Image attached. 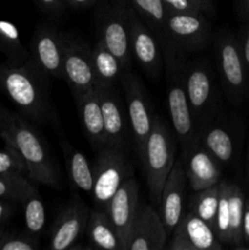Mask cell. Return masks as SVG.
Masks as SVG:
<instances>
[{"label": "cell", "mask_w": 249, "mask_h": 250, "mask_svg": "<svg viewBox=\"0 0 249 250\" xmlns=\"http://www.w3.org/2000/svg\"><path fill=\"white\" fill-rule=\"evenodd\" d=\"M0 137L5 143L14 146L23 159L27 166V176L32 182L54 189L61 187L60 170L48 150L43 137L32 122L12 112L11 119Z\"/></svg>", "instance_id": "2"}, {"label": "cell", "mask_w": 249, "mask_h": 250, "mask_svg": "<svg viewBox=\"0 0 249 250\" xmlns=\"http://www.w3.org/2000/svg\"><path fill=\"white\" fill-rule=\"evenodd\" d=\"M183 82L193 119L199 132L205 124L217 116L219 110L220 94L209 61L207 59L186 61Z\"/></svg>", "instance_id": "5"}, {"label": "cell", "mask_w": 249, "mask_h": 250, "mask_svg": "<svg viewBox=\"0 0 249 250\" xmlns=\"http://www.w3.org/2000/svg\"><path fill=\"white\" fill-rule=\"evenodd\" d=\"M156 32L134 12L129 11V46L132 59L150 78H159L164 68L163 46Z\"/></svg>", "instance_id": "11"}, {"label": "cell", "mask_w": 249, "mask_h": 250, "mask_svg": "<svg viewBox=\"0 0 249 250\" xmlns=\"http://www.w3.org/2000/svg\"><path fill=\"white\" fill-rule=\"evenodd\" d=\"M0 175H27L26 163L10 144L0 150Z\"/></svg>", "instance_id": "33"}, {"label": "cell", "mask_w": 249, "mask_h": 250, "mask_svg": "<svg viewBox=\"0 0 249 250\" xmlns=\"http://www.w3.org/2000/svg\"><path fill=\"white\" fill-rule=\"evenodd\" d=\"M167 236L158 210L151 205H141L124 250H163L166 247Z\"/></svg>", "instance_id": "20"}, {"label": "cell", "mask_w": 249, "mask_h": 250, "mask_svg": "<svg viewBox=\"0 0 249 250\" xmlns=\"http://www.w3.org/2000/svg\"><path fill=\"white\" fill-rule=\"evenodd\" d=\"M217 73L227 99L233 104L243 102L249 93V75L239 41L228 31H220L215 38Z\"/></svg>", "instance_id": "6"}, {"label": "cell", "mask_w": 249, "mask_h": 250, "mask_svg": "<svg viewBox=\"0 0 249 250\" xmlns=\"http://www.w3.org/2000/svg\"><path fill=\"white\" fill-rule=\"evenodd\" d=\"M66 34L50 22L37 24L29 42V59L48 78L62 80Z\"/></svg>", "instance_id": "10"}, {"label": "cell", "mask_w": 249, "mask_h": 250, "mask_svg": "<svg viewBox=\"0 0 249 250\" xmlns=\"http://www.w3.org/2000/svg\"><path fill=\"white\" fill-rule=\"evenodd\" d=\"M183 159L176 160L172 170L168 173L166 182L161 192L159 202V214L166 227L168 236L172 233L173 229L178 225L185 215L186 205V187H187Z\"/></svg>", "instance_id": "17"}, {"label": "cell", "mask_w": 249, "mask_h": 250, "mask_svg": "<svg viewBox=\"0 0 249 250\" xmlns=\"http://www.w3.org/2000/svg\"><path fill=\"white\" fill-rule=\"evenodd\" d=\"M163 1L168 12H203L202 7L194 0H163Z\"/></svg>", "instance_id": "35"}, {"label": "cell", "mask_w": 249, "mask_h": 250, "mask_svg": "<svg viewBox=\"0 0 249 250\" xmlns=\"http://www.w3.org/2000/svg\"><path fill=\"white\" fill-rule=\"evenodd\" d=\"M247 178H248V183H249V144H248V151H247Z\"/></svg>", "instance_id": "44"}, {"label": "cell", "mask_w": 249, "mask_h": 250, "mask_svg": "<svg viewBox=\"0 0 249 250\" xmlns=\"http://www.w3.org/2000/svg\"><path fill=\"white\" fill-rule=\"evenodd\" d=\"M242 249H249V198H246L243 222H242Z\"/></svg>", "instance_id": "38"}, {"label": "cell", "mask_w": 249, "mask_h": 250, "mask_svg": "<svg viewBox=\"0 0 249 250\" xmlns=\"http://www.w3.org/2000/svg\"><path fill=\"white\" fill-rule=\"evenodd\" d=\"M132 7L160 38L168 11L163 0H131Z\"/></svg>", "instance_id": "31"}, {"label": "cell", "mask_w": 249, "mask_h": 250, "mask_svg": "<svg viewBox=\"0 0 249 250\" xmlns=\"http://www.w3.org/2000/svg\"><path fill=\"white\" fill-rule=\"evenodd\" d=\"M163 42L164 71L167 93V107L173 133L185 154L198 142V129L188 103L183 82L185 53L167 41Z\"/></svg>", "instance_id": "3"}, {"label": "cell", "mask_w": 249, "mask_h": 250, "mask_svg": "<svg viewBox=\"0 0 249 250\" xmlns=\"http://www.w3.org/2000/svg\"><path fill=\"white\" fill-rule=\"evenodd\" d=\"M239 9H241L242 19L246 20V22L249 21V0H241Z\"/></svg>", "instance_id": "43"}, {"label": "cell", "mask_w": 249, "mask_h": 250, "mask_svg": "<svg viewBox=\"0 0 249 250\" xmlns=\"http://www.w3.org/2000/svg\"><path fill=\"white\" fill-rule=\"evenodd\" d=\"M238 41H239V45H241L244 63H246L247 71H248V75H249V21H247L246 26H244Z\"/></svg>", "instance_id": "37"}, {"label": "cell", "mask_w": 249, "mask_h": 250, "mask_svg": "<svg viewBox=\"0 0 249 250\" xmlns=\"http://www.w3.org/2000/svg\"><path fill=\"white\" fill-rule=\"evenodd\" d=\"M194 1L199 4L204 14H212L214 12V5H212L211 0H194Z\"/></svg>", "instance_id": "42"}, {"label": "cell", "mask_w": 249, "mask_h": 250, "mask_svg": "<svg viewBox=\"0 0 249 250\" xmlns=\"http://www.w3.org/2000/svg\"><path fill=\"white\" fill-rule=\"evenodd\" d=\"M211 39V27L203 12H168L160 34L183 53L205 49Z\"/></svg>", "instance_id": "8"}, {"label": "cell", "mask_w": 249, "mask_h": 250, "mask_svg": "<svg viewBox=\"0 0 249 250\" xmlns=\"http://www.w3.org/2000/svg\"><path fill=\"white\" fill-rule=\"evenodd\" d=\"M37 5L50 17L58 19L65 11V0H36Z\"/></svg>", "instance_id": "36"}, {"label": "cell", "mask_w": 249, "mask_h": 250, "mask_svg": "<svg viewBox=\"0 0 249 250\" xmlns=\"http://www.w3.org/2000/svg\"><path fill=\"white\" fill-rule=\"evenodd\" d=\"M224 244L217 238L214 227L188 210L173 229L167 249L220 250Z\"/></svg>", "instance_id": "16"}, {"label": "cell", "mask_w": 249, "mask_h": 250, "mask_svg": "<svg viewBox=\"0 0 249 250\" xmlns=\"http://www.w3.org/2000/svg\"><path fill=\"white\" fill-rule=\"evenodd\" d=\"M219 198H220V183L219 185L211 186L209 188H205L203 190L194 192V194L190 197L188 203V210L194 212L198 217L204 220L207 224L214 227L216 221L217 208H219Z\"/></svg>", "instance_id": "28"}, {"label": "cell", "mask_w": 249, "mask_h": 250, "mask_svg": "<svg viewBox=\"0 0 249 250\" xmlns=\"http://www.w3.org/2000/svg\"><path fill=\"white\" fill-rule=\"evenodd\" d=\"M198 142L212 154L221 166H232L237 160L239 138L228 122L215 116L198 132Z\"/></svg>", "instance_id": "19"}, {"label": "cell", "mask_w": 249, "mask_h": 250, "mask_svg": "<svg viewBox=\"0 0 249 250\" xmlns=\"http://www.w3.org/2000/svg\"><path fill=\"white\" fill-rule=\"evenodd\" d=\"M121 82L131 136L137 155L141 158L144 144L154 126L155 116L153 114L148 93L131 70H126L122 73Z\"/></svg>", "instance_id": "9"}, {"label": "cell", "mask_w": 249, "mask_h": 250, "mask_svg": "<svg viewBox=\"0 0 249 250\" xmlns=\"http://www.w3.org/2000/svg\"><path fill=\"white\" fill-rule=\"evenodd\" d=\"M228 199L229 214V247L234 249H242V222H243L246 194L237 183L225 181Z\"/></svg>", "instance_id": "26"}, {"label": "cell", "mask_w": 249, "mask_h": 250, "mask_svg": "<svg viewBox=\"0 0 249 250\" xmlns=\"http://www.w3.org/2000/svg\"><path fill=\"white\" fill-rule=\"evenodd\" d=\"M90 210L80 199L73 198L59 212L50 229L49 248L51 250H70L87 229Z\"/></svg>", "instance_id": "13"}, {"label": "cell", "mask_w": 249, "mask_h": 250, "mask_svg": "<svg viewBox=\"0 0 249 250\" xmlns=\"http://www.w3.org/2000/svg\"><path fill=\"white\" fill-rule=\"evenodd\" d=\"M83 129L94 149L107 146L106 132L97 90L92 89L75 98Z\"/></svg>", "instance_id": "22"}, {"label": "cell", "mask_w": 249, "mask_h": 250, "mask_svg": "<svg viewBox=\"0 0 249 250\" xmlns=\"http://www.w3.org/2000/svg\"><path fill=\"white\" fill-rule=\"evenodd\" d=\"M139 209V186L131 176L122 183L105 209L119 233L122 250H124V244L138 216Z\"/></svg>", "instance_id": "18"}, {"label": "cell", "mask_w": 249, "mask_h": 250, "mask_svg": "<svg viewBox=\"0 0 249 250\" xmlns=\"http://www.w3.org/2000/svg\"><path fill=\"white\" fill-rule=\"evenodd\" d=\"M90 59L95 75V85H115L124 68L121 61L110 51L102 39L90 46Z\"/></svg>", "instance_id": "24"}, {"label": "cell", "mask_w": 249, "mask_h": 250, "mask_svg": "<svg viewBox=\"0 0 249 250\" xmlns=\"http://www.w3.org/2000/svg\"><path fill=\"white\" fill-rule=\"evenodd\" d=\"M62 80L70 87L73 97L94 89L95 75L90 59V46L81 39L66 34Z\"/></svg>", "instance_id": "12"}, {"label": "cell", "mask_w": 249, "mask_h": 250, "mask_svg": "<svg viewBox=\"0 0 249 250\" xmlns=\"http://www.w3.org/2000/svg\"><path fill=\"white\" fill-rule=\"evenodd\" d=\"M85 231H87L90 248L122 250V242L119 233L105 210H90Z\"/></svg>", "instance_id": "23"}, {"label": "cell", "mask_w": 249, "mask_h": 250, "mask_svg": "<svg viewBox=\"0 0 249 250\" xmlns=\"http://www.w3.org/2000/svg\"><path fill=\"white\" fill-rule=\"evenodd\" d=\"M182 159L188 185L192 192L203 190L221 182V164L199 142L193 144L182 154Z\"/></svg>", "instance_id": "21"}, {"label": "cell", "mask_w": 249, "mask_h": 250, "mask_svg": "<svg viewBox=\"0 0 249 250\" xmlns=\"http://www.w3.org/2000/svg\"><path fill=\"white\" fill-rule=\"evenodd\" d=\"M12 203L14 202H11V200L1 199L0 198V226L5 224L11 217V215L14 214L15 208Z\"/></svg>", "instance_id": "39"}, {"label": "cell", "mask_w": 249, "mask_h": 250, "mask_svg": "<svg viewBox=\"0 0 249 250\" xmlns=\"http://www.w3.org/2000/svg\"><path fill=\"white\" fill-rule=\"evenodd\" d=\"M34 189L36 183L24 175H0V198L22 203Z\"/></svg>", "instance_id": "30"}, {"label": "cell", "mask_w": 249, "mask_h": 250, "mask_svg": "<svg viewBox=\"0 0 249 250\" xmlns=\"http://www.w3.org/2000/svg\"><path fill=\"white\" fill-rule=\"evenodd\" d=\"M21 204L23 205L24 225L27 232L38 238L44 232L46 221L45 205L38 189H34Z\"/></svg>", "instance_id": "29"}, {"label": "cell", "mask_w": 249, "mask_h": 250, "mask_svg": "<svg viewBox=\"0 0 249 250\" xmlns=\"http://www.w3.org/2000/svg\"><path fill=\"white\" fill-rule=\"evenodd\" d=\"M48 80L31 59L21 65L0 63V89L32 124H44L53 116Z\"/></svg>", "instance_id": "1"}, {"label": "cell", "mask_w": 249, "mask_h": 250, "mask_svg": "<svg viewBox=\"0 0 249 250\" xmlns=\"http://www.w3.org/2000/svg\"><path fill=\"white\" fill-rule=\"evenodd\" d=\"M66 165H67L68 177L75 187L83 190L87 194H92L93 189V165L88 161L87 156L73 148L66 142L61 143Z\"/></svg>", "instance_id": "25"}, {"label": "cell", "mask_w": 249, "mask_h": 250, "mask_svg": "<svg viewBox=\"0 0 249 250\" xmlns=\"http://www.w3.org/2000/svg\"><path fill=\"white\" fill-rule=\"evenodd\" d=\"M0 53L5 55L6 62L14 65H21L29 59V51L22 44L17 27L5 20H0Z\"/></svg>", "instance_id": "27"}, {"label": "cell", "mask_w": 249, "mask_h": 250, "mask_svg": "<svg viewBox=\"0 0 249 250\" xmlns=\"http://www.w3.org/2000/svg\"><path fill=\"white\" fill-rule=\"evenodd\" d=\"M129 11L131 7L114 6L100 16L99 39L121 61L124 71L131 68L132 55L129 46Z\"/></svg>", "instance_id": "14"}, {"label": "cell", "mask_w": 249, "mask_h": 250, "mask_svg": "<svg viewBox=\"0 0 249 250\" xmlns=\"http://www.w3.org/2000/svg\"><path fill=\"white\" fill-rule=\"evenodd\" d=\"M11 116L12 112H10L9 110H6L4 106L0 105V136H1V133L4 132V129L6 128Z\"/></svg>", "instance_id": "40"}, {"label": "cell", "mask_w": 249, "mask_h": 250, "mask_svg": "<svg viewBox=\"0 0 249 250\" xmlns=\"http://www.w3.org/2000/svg\"><path fill=\"white\" fill-rule=\"evenodd\" d=\"M132 176V166L124 150L105 146L98 149L93 164L92 198L97 209H106L107 204L122 183Z\"/></svg>", "instance_id": "7"}, {"label": "cell", "mask_w": 249, "mask_h": 250, "mask_svg": "<svg viewBox=\"0 0 249 250\" xmlns=\"http://www.w3.org/2000/svg\"><path fill=\"white\" fill-rule=\"evenodd\" d=\"M215 232L222 244L229 246V214L228 199H227L226 183L224 180L220 182V198L217 208L216 221H215Z\"/></svg>", "instance_id": "32"}, {"label": "cell", "mask_w": 249, "mask_h": 250, "mask_svg": "<svg viewBox=\"0 0 249 250\" xmlns=\"http://www.w3.org/2000/svg\"><path fill=\"white\" fill-rule=\"evenodd\" d=\"M65 2L73 9H85L94 4L95 0H65Z\"/></svg>", "instance_id": "41"}, {"label": "cell", "mask_w": 249, "mask_h": 250, "mask_svg": "<svg viewBox=\"0 0 249 250\" xmlns=\"http://www.w3.org/2000/svg\"><path fill=\"white\" fill-rule=\"evenodd\" d=\"M139 159L143 164L151 202L159 205L166 178L176 163V136L160 116H155Z\"/></svg>", "instance_id": "4"}, {"label": "cell", "mask_w": 249, "mask_h": 250, "mask_svg": "<svg viewBox=\"0 0 249 250\" xmlns=\"http://www.w3.org/2000/svg\"><path fill=\"white\" fill-rule=\"evenodd\" d=\"M5 232H6V231H5V229H4V227H2V226H0V238H1V237L4 236V233H5Z\"/></svg>", "instance_id": "45"}, {"label": "cell", "mask_w": 249, "mask_h": 250, "mask_svg": "<svg viewBox=\"0 0 249 250\" xmlns=\"http://www.w3.org/2000/svg\"><path fill=\"white\" fill-rule=\"evenodd\" d=\"M105 132H106L107 146L124 150L128 136L131 134L126 105L122 104L121 97L115 89V85H95Z\"/></svg>", "instance_id": "15"}, {"label": "cell", "mask_w": 249, "mask_h": 250, "mask_svg": "<svg viewBox=\"0 0 249 250\" xmlns=\"http://www.w3.org/2000/svg\"><path fill=\"white\" fill-rule=\"evenodd\" d=\"M39 249V241L37 237L28 232L16 233L5 232L0 238V250H37Z\"/></svg>", "instance_id": "34"}]
</instances>
